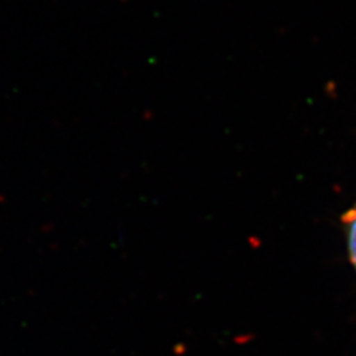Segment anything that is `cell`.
<instances>
[{"label": "cell", "instance_id": "obj_1", "mask_svg": "<svg viewBox=\"0 0 356 356\" xmlns=\"http://www.w3.org/2000/svg\"><path fill=\"white\" fill-rule=\"evenodd\" d=\"M344 222L348 226V241H349V252L352 261L356 267V208L352 209L350 213L344 216Z\"/></svg>", "mask_w": 356, "mask_h": 356}]
</instances>
